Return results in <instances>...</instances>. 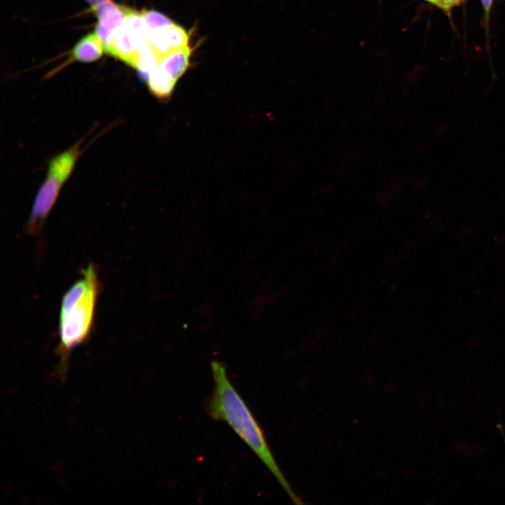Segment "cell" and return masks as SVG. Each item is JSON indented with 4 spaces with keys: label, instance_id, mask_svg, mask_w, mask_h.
<instances>
[{
    "label": "cell",
    "instance_id": "5",
    "mask_svg": "<svg viewBox=\"0 0 505 505\" xmlns=\"http://www.w3.org/2000/svg\"><path fill=\"white\" fill-rule=\"evenodd\" d=\"M90 11L97 17L99 25L110 30L116 31L125 20L123 6L111 0H104L98 5L90 7Z\"/></svg>",
    "mask_w": 505,
    "mask_h": 505
},
{
    "label": "cell",
    "instance_id": "1",
    "mask_svg": "<svg viewBox=\"0 0 505 505\" xmlns=\"http://www.w3.org/2000/svg\"><path fill=\"white\" fill-rule=\"evenodd\" d=\"M210 370L214 387L206 403L208 415L214 420L226 422L264 464L292 501L302 504L279 468L261 426L230 380L226 365L215 360L210 363Z\"/></svg>",
    "mask_w": 505,
    "mask_h": 505
},
{
    "label": "cell",
    "instance_id": "7",
    "mask_svg": "<svg viewBox=\"0 0 505 505\" xmlns=\"http://www.w3.org/2000/svg\"><path fill=\"white\" fill-rule=\"evenodd\" d=\"M114 51V58L135 69L138 55L135 50L130 32L124 22L115 32Z\"/></svg>",
    "mask_w": 505,
    "mask_h": 505
},
{
    "label": "cell",
    "instance_id": "9",
    "mask_svg": "<svg viewBox=\"0 0 505 505\" xmlns=\"http://www.w3.org/2000/svg\"><path fill=\"white\" fill-rule=\"evenodd\" d=\"M140 13L147 31L159 29L174 24L169 18L159 11L144 9Z\"/></svg>",
    "mask_w": 505,
    "mask_h": 505
},
{
    "label": "cell",
    "instance_id": "13",
    "mask_svg": "<svg viewBox=\"0 0 505 505\" xmlns=\"http://www.w3.org/2000/svg\"><path fill=\"white\" fill-rule=\"evenodd\" d=\"M90 5L91 7L95 6L99 4L102 3L104 0H86Z\"/></svg>",
    "mask_w": 505,
    "mask_h": 505
},
{
    "label": "cell",
    "instance_id": "11",
    "mask_svg": "<svg viewBox=\"0 0 505 505\" xmlns=\"http://www.w3.org/2000/svg\"><path fill=\"white\" fill-rule=\"evenodd\" d=\"M115 32L106 29L99 25L98 23L95 26V32L97 34L99 40L100 41L104 51L105 53L110 56L114 57V36Z\"/></svg>",
    "mask_w": 505,
    "mask_h": 505
},
{
    "label": "cell",
    "instance_id": "10",
    "mask_svg": "<svg viewBox=\"0 0 505 505\" xmlns=\"http://www.w3.org/2000/svg\"><path fill=\"white\" fill-rule=\"evenodd\" d=\"M169 44L172 51L189 46V36L186 30L174 23L168 32Z\"/></svg>",
    "mask_w": 505,
    "mask_h": 505
},
{
    "label": "cell",
    "instance_id": "3",
    "mask_svg": "<svg viewBox=\"0 0 505 505\" xmlns=\"http://www.w3.org/2000/svg\"><path fill=\"white\" fill-rule=\"evenodd\" d=\"M85 137L54 156L49 162L45 180L39 188L25 225V230L32 235H38L53 208L59 193L70 176L76 163L83 152Z\"/></svg>",
    "mask_w": 505,
    "mask_h": 505
},
{
    "label": "cell",
    "instance_id": "14",
    "mask_svg": "<svg viewBox=\"0 0 505 505\" xmlns=\"http://www.w3.org/2000/svg\"><path fill=\"white\" fill-rule=\"evenodd\" d=\"M424 1H427V2H429V3H430V4L436 6H437L438 8L439 7V1H438V0H424Z\"/></svg>",
    "mask_w": 505,
    "mask_h": 505
},
{
    "label": "cell",
    "instance_id": "4",
    "mask_svg": "<svg viewBox=\"0 0 505 505\" xmlns=\"http://www.w3.org/2000/svg\"><path fill=\"white\" fill-rule=\"evenodd\" d=\"M191 51L189 46L170 52L160 60L159 68L177 82L190 65Z\"/></svg>",
    "mask_w": 505,
    "mask_h": 505
},
{
    "label": "cell",
    "instance_id": "12",
    "mask_svg": "<svg viewBox=\"0 0 505 505\" xmlns=\"http://www.w3.org/2000/svg\"><path fill=\"white\" fill-rule=\"evenodd\" d=\"M464 1L465 0H438V8L449 15H450L451 10L454 6L459 5ZM481 2L483 6L485 14L487 16L490 13L492 0H481Z\"/></svg>",
    "mask_w": 505,
    "mask_h": 505
},
{
    "label": "cell",
    "instance_id": "6",
    "mask_svg": "<svg viewBox=\"0 0 505 505\" xmlns=\"http://www.w3.org/2000/svg\"><path fill=\"white\" fill-rule=\"evenodd\" d=\"M105 53L103 46L95 32L83 36L72 50L73 60L90 62L100 58Z\"/></svg>",
    "mask_w": 505,
    "mask_h": 505
},
{
    "label": "cell",
    "instance_id": "8",
    "mask_svg": "<svg viewBox=\"0 0 505 505\" xmlns=\"http://www.w3.org/2000/svg\"><path fill=\"white\" fill-rule=\"evenodd\" d=\"M145 82L151 93L161 101L168 100L177 83L168 74L159 67L150 74Z\"/></svg>",
    "mask_w": 505,
    "mask_h": 505
},
{
    "label": "cell",
    "instance_id": "2",
    "mask_svg": "<svg viewBox=\"0 0 505 505\" xmlns=\"http://www.w3.org/2000/svg\"><path fill=\"white\" fill-rule=\"evenodd\" d=\"M100 288L95 266L89 264L62 297L56 350L60 358L57 372L62 380L67 375L71 352L90 337Z\"/></svg>",
    "mask_w": 505,
    "mask_h": 505
}]
</instances>
